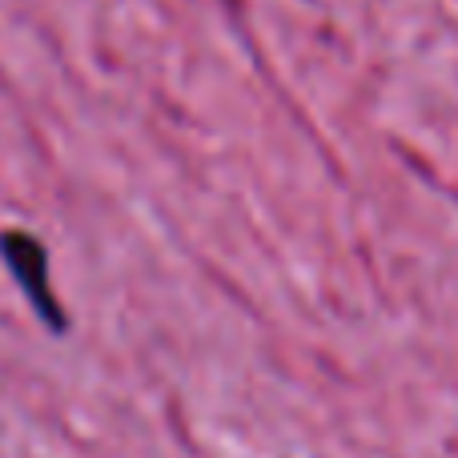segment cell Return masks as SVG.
I'll use <instances>...</instances> for the list:
<instances>
[{
    "label": "cell",
    "mask_w": 458,
    "mask_h": 458,
    "mask_svg": "<svg viewBox=\"0 0 458 458\" xmlns=\"http://www.w3.org/2000/svg\"><path fill=\"white\" fill-rule=\"evenodd\" d=\"M0 253H4L13 277L21 282V290L29 293L32 310H37L53 330H61L64 314L56 310V293H53V285H48V253H45V245H40L32 233H24V229H8V233H0Z\"/></svg>",
    "instance_id": "obj_1"
}]
</instances>
